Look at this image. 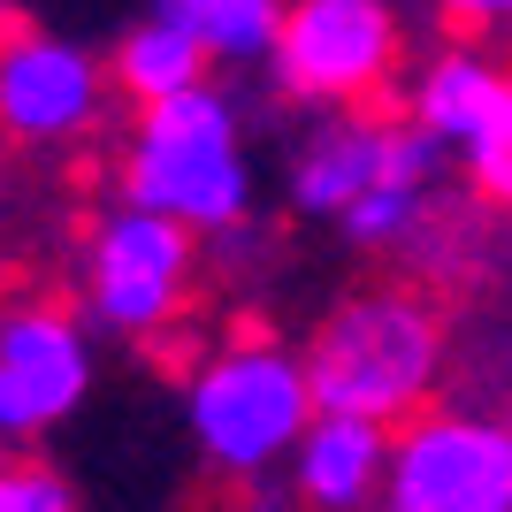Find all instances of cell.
<instances>
[{
  "mask_svg": "<svg viewBox=\"0 0 512 512\" xmlns=\"http://www.w3.org/2000/svg\"><path fill=\"white\" fill-rule=\"evenodd\" d=\"M314 406L321 413H367V421H398L428 398L436 383V321L413 299H352L321 321L314 352Z\"/></svg>",
  "mask_w": 512,
  "mask_h": 512,
  "instance_id": "obj_1",
  "label": "cell"
},
{
  "mask_svg": "<svg viewBox=\"0 0 512 512\" xmlns=\"http://www.w3.org/2000/svg\"><path fill=\"white\" fill-rule=\"evenodd\" d=\"M130 207H161L192 230H222L245 207V161H237V130L230 107L214 92H169L146 100V123L130 138V169H123Z\"/></svg>",
  "mask_w": 512,
  "mask_h": 512,
  "instance_id": "obj_2",
  "label": "cell"
},
{
  "mask_svg": "<svg viewBox=\"0 0 512 512\" xmlns=\"http://www.w3.org/2000/svg\"><path fill=\"white\" fill-rule=\"evenodd\" d=\"M314 413V375L283 352H230L192 390V436L222 474H260L283 459Z\"/></svg>",
  "mask_w": 512,
  "mask_h": 512,
  "instance_id": "obj_3",
  "label": "cell"
},
{
  "mask_svg": "<svg viewBox=\"0 0 512 512\" xmlns=\"http://www.w3.org/2000/svg\"><path fill=\"white\" fill-rule=\"evenodd\" d=\"M398 512H512V428L421 421L390 444Z\"/></svg>",
  "mask_w": 512,
  "mask_h": 512,
  "instance_id": "obj_4",
  "label": "cell"
},
{
  "mask_svg": "<svg viewBox=\"0 0 512 512\" xmlns=\"http://www.w3.org/2000/svg\"><path fill=\"white\" fill-rule=\"evenodd\" d=\"M390 54H398V31L383 0H299L276 39V77L283 92H306V100H360L383 85Z\"/></svg>",
  "mask_w": 512,
  "mask_h": 512,
  "instance_id": "obj_5",
  "label": "cell"
},
{
  "mask_svg": "<svg viewBox=\"0 0 512 512\" xmlns=\"http://www.w3.org/2000/svg\"><path fill=\"white\" fill-rule=\"evenodd\" d=\"M192 222L161 207L115 214L92 245V306L107 329H161L184 299V268H192Z\"/></svg>",
  "mask_w": 512,
  "mask_h": 512,
  "instance_id": "obj_6",
  "label": "cell"
},
{
  "mask_svg": "<svg viewBox=\"0 0 512 512\" xmlns=\"http://www.w3.org/2000/svg\"><path fill=\"white\" fill-rule=\"evenodd\" d=\"M85 398V337L62 314H16L0 337V421L46 428Z\"/></svg>",
  "mask_w": 512,
  "mask_h": 512,
  "instance_id": "obj_7",
  "label": "cell"
},
{
  "mask_svg": "<svg viewBox=\"0 0 512 512\" xmlns=\"http://www.w3.org/2000/svg\"><path fill=\"white\" fill-rule=\"evenodd\" d=\"M100 107V69L62 39H16L0 62V115L16 138H62L85 130Z\"/></svg>",
  "mask_w": 512,
  "mask_h": 512,
  "instance_id": "obj_8",
  "label": "cell"
},
{
  "mask_svg": "<svg viewBox=\"0 0 512 512\" xmlns=\"http://www.w3.org/2000/svg\"><path fill=\"white\" fill-rule=\"evenodd\" d=\"M390 474V436L367 413H321L299 436V490L314 505H360Z\"/></svg>",
  "mask_w": 512,
  "mask_h": 512,
  "instance_id": "obj_9",
  "label": "cell"
},
{
  "mask_svg": "<svg viewBox=\"0 0 512 512\" xmlns=\"http://www.w3.org/2000/svg\"><path fill=\"white\" fill-rule=\"evenodd\" d=\"M383 153H390V130H375V123H352L337 138H321L299 161V207L306 214H344L383 176Z\"/></svg>",
  "mask_w": 512,
  "mask_h": 512,
  "instance_id": "obj_10",
  "label": "cell"
},
{
  "mask_svg": "<svg viewBox=\"0 0 512 512\" xmlns=\"http://www.w3.org/2000/svg\"><path fill=\"white\" fill-rule=\"evenodd\" d=\"M199 69H207V39L184 31V23H169V16H153L146 31L123 39L115 77H123V92H138V100H169V92L199 85Z\"/></svg>",
  "mask_w": 512,
  "mask_h": 512,
  "instance_id": "obj_11",
  "label": "cell"
},
{
  "mask_svg": "<svg viewBox=\"0 0 512 512\" xmlns=\"http://www.w3.org/2000/svg\"><path fill=\"white\" fill-rule=\"evenodd\" d=\"M161 16L207 39V54L245 62V54H276L283 39V8L276 0H161Z\"/></svg>",
  "mask_w": 512,
  "mask_h": 512,
  "instance_id": "obj_12",
  "label": "cell"
},
{
  "mask_svg": "<svg viewBox=\"0 0 512 512\" xmlns=\"http://www.w3.org/2000/svg\"><path fill=\"white\" fill-rule=\"evenodd\" d=\"M467 161H474V184L512 207V77H497L482 123L467 130Z\"/></svg>",
  "mask_w": 512,
  "mask_h": 512,
  "instance_id": "obj_13",
  "label": "cell"
},
{
  "mask_svg": "<svg viewBox=\"0 0 512 512\" xmlns=\"http://www.w3.org/2000/svg\"><path fill=\"white\" fill-rule=\"evenodd\" d=\"M413 199H421V184H390V176H375V184H367L337 222L360 237V245H383V237H398L413 222Z\"/></svg>",
  "mask_w": 512,
  "mask_h": 512,
  "instance_id": "obj_14",
  "label": "cell"
},
{
  "mask_svg": "<svg viewBox=\"0 0 512 512\" xmlns=\"http://www.w3.org/2000/svg\"><path fill=\"white\" fill-rule=\"evenodd\" d=\"M0 505H8V512H69V482H54L46 467H8Z\"/></svg>",
  "mask_w": 512,
  "mask_h": 512,
  "instance_id": "obj_15",
  "label": "cell"
},
{
  "mask_svg": "<svg viewBox=\"0 0 512 512\" xmlns=\"http://www.w3.org/2000/svg\"><path fill=\"white\" fill-rule=\"evenodd\" d=\"M451 16H474V23H497V16H512V0H444Z\"/></svg>",
  "mask_w": 512,
  "mask_h": 512,
  "instance_id": "obj_16",
  "label": "cell"
}]
</instances>
